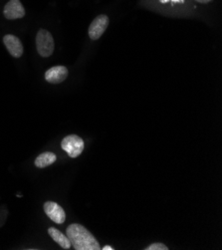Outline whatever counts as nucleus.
<instances>
[{
    "mask_svg": "<svg viewBox=\"0 0 222 250\" xmlns=\"http://www.w3.org/2000/svg\"><path fill=\"white\" fill-rule=\"evenodd\" d=\"M66 235L76 250H100L101 246L95 236L79 223H73L66 229Z\"/></svg>",
    "mask_w": 222,
    "mask_h": 250,
    "instance_id": "f257e3e1",
    "label": "nucleus"
},
{
    "mask_svg": "<svg viewBox=\"0 0 222 250\" xmlns=\"http://www.w3.org/2000/svg\"><path fill=\"white\" fill-rule=\"evenodd\" d=\"M36 49L41 57H50L55 49V42L52 34L45 30L40 29L36 35Z\"/></svg>",
    "mask_w": 222,
    "mask_h": 250,
    "instance_id": "f03ea898",
    "label": "nucleus"
},
{
    "mask_svg": "<svg viewBox=\"0 0 222 250\" xmlns=\"http://www.w3.org/2000/svg\"><path fill=\"white\" fill-rule=\"evenodd\" d=\"M61 146L70 158H78L84 151V141L77 135H69L62 140Z\"/></svg>",
    "mask_w": 222,
    "mask_h": 250,
    "instance_id": "7ed1b4c3",
    "label": "nucleus"
},
{
    "mask_svg": "<svg viewBox=\"0 0 222 250\" xmlns=\"http://www.w3.org/2000/svg\"><path fill=\"white\" fill-rule=\"evenodd\" d=\"M109 23H110V19L107 15L105 14L98 15L90 24L89 29H88L89 37L92 40H98L105 33L106 29L108 28Z\"/></svg>",
    "mask_w": 222,
    "mask_h": 250,
    "instance_id": "20e7f679",
    "label": "nucleus"
},
{
    "mask_svg": "<svg viewBox=\"0 0 222 250\" xmlns=\"http://www.w3.org/2000/svg\"><path fill=\"white\" fill-rule=\"evenodd\" d=\"M44 211L46 215L57 224H63L66 220V214L62 207L54 202H46L44 204Z\"/></svg>",
    "mask_w": 222,
    "mask_h": 250,
    "instance_id": "39448f33",
    "label": "nucleus"
},
{
    "mask_svg": "<svg viewBox=\"0 0 222 250\" xmlns=\"http://www.w3.org/2000/svg\"><path fill=\"white\" fill-rule=\"evenodd\" d=\"M69 71L65 66L59 65L48 69L45 73V80L50 84H60L68 77Z\"/></svg>",
    "mask_w": 222,
    "mask_h": 250,
    "instance_id": "423d86ee",
    "label": "nucleus"
},
{
    "mask_svg": "<svg viewBox=\"0 0 222 250\" xmlns=\"http://www.w3.org/2000/svg\"><path fill=\"white\" fill-rule=\"evenodd\" d=\"M3 15L8 20L20 19L25 16V8L20 0H9L3 9Z\"/></svg>",
    "mask_w": 222,
    "mask_h": 250,
    "instance_id": "0eeeda50",
    "label": "nucleus"
},
{
    "mask_svg": "<svg viewBox=\"0 0 222 250\" xmlns=\"http://www.w3.org/2000/svg\"><path fill=\"white\" fill-rule=\"evenodd\" d=\"M3 43L9 54L14 58H20L23 55V45L18 37L12 34H6L3 37Z\"/></svg>",
    "mask_w": 222,
    "mask_h": 250,
    "instance_id": "6e6552de",
    "label": "nucleus"
},
{
    "mask_svg": "<svg viewBox=\"0 0 222 250\" xmlns=\"http://www.w3.org/2000/svg\"><path fill=\"white\" fill-rule=\"evenodd\" d=\"M48 233L49 235L51 236V238L58 244L60 245L62 248L64 249H70L72 244L69 240V238L67 237V235L63 234L60 230H58L55 228H50L48 229Z\"/></svg>",
    "mask_w": 222,
    "mask_h": 250,
    "instance_id": "1a4fd4ad",
    "label": "nucleus"
},
{
    "mask_svg": "<svg viewBox=\"0 0 222 250\" xmlns=\"http://www.w3.org/2000/svg\"><path fill=\"white\" fill-rule=\"evenodd\" d=\"M56 161H57V157H56V155L54 153L45 152V153H42L41 155H39L36 158L34 164H35V166L38 168H44L46 167L51 166Z\"/></svg>",
    "mask_w": 222,
    "mask_h": 250,
    "instance_id": "9d476101",
    "label": "nucleus"
},
{
    "mask_svg": "<svg viewBox=\"0 0 222 250\" xmlns=\"http://www.w3.org/2000/svg\"><path fill=\"white\" fill-rule=\"evenodd\" d=\"M7 216H8V209L6 208V207L4 206L0 207V229L4 226Z\"/></svg>",
    "mask_w": 222,
    "mask_h": 250,
    "instance_id": "9b49d317",
    "label": "nucleus"
},
{
    "mask_svg": "<svg viewBox=\"0 0 222 250\" xmlns=\"http://www.w3.org/2000/svg\"><path fill=\"white\" fill-rule=\"evenodd\" d=\"M145 250H168V247L166 245H164L163 243L161 242H157V243H153L150 246H147L146 248H144Z\"/></svg>",
    "mask_w": 222,
    "mask_h": 250,
    "instance_id": "f8f14e48",
    "label": "nucleus"
},
{
    "mask_svg": "<svg viewBox=\"0 0 222 250\" xmlns=\"http://www.w3.org/2000/svg\"><path fill=\"white\" fill-rule=\"evenodd\" d=\"M168 1H171L172 3H178V2L183 3L184 0H161V3H166V2H168Z\"/></svg>",
    "mask_w": 222,
    "mask_h": 250,
    "instance_id": "ddd939ff",
    "label": "nucleus"
},
{
    "mask_svg": "<svg viewBox=\"0 0 222 250\" xmlns=\"http://www.w3.org/2000/svg\"><path fill=\"white\" fill-rule=\"evenodd\" d=\"M194 1H196V2H200V3H202V4H207V3L211 2L212 0H194Z\"/></svg>",
    "mask_w": 222,
    "mask_h": 250,
    "instance_id": "4468645a",
    "label": "nucleus"
},
{
    "mask_svg": "<svg viewBox=\"0 0 222 250\" xmlns=\"http://www.w3.org/2000/svg\"><path fill=\"white\" fill-rule=\"evenodd\" d=\"M101 249H103V250H114L115 248L112 247V246H110V245H106V246H104V247L101 248Z\"/></svg>",
    "mask_w": 222,
    "mask_h": 250,
    "instance_id": "2eb2a0df",
    "label": "nucleus"
}]
</instances>
